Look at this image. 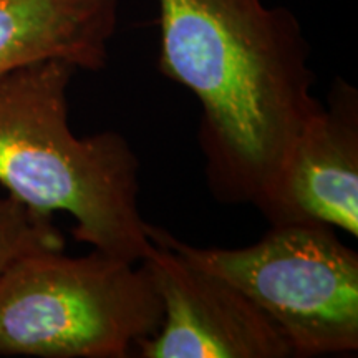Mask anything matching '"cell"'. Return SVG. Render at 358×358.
Masks as SVG:
<instances>
[{
	"mask_svg": "<svg viewBox=\"0 0 358 358\" xmlns=\"http://www.w3.org/2000/svg\"><path fill=\"white\" fill-rule=\"evenodd\" d=\"M256 208L271 224H320L358 236V95L337 80L297 133Z\"/></svg>",
	"mask_w": 358,
	"mask_h": 358,
	"instance_id": "cell-6",
	"label": "cell"
},
{
	"mask_svg": "<svg viewBox=\"0 0 358 358\" xmlns=\"http://www.w3.org/2000/svg\"><path fill=\"white\" fill-rule=\"evenodd\" d=\"M161 320L145 264L96 249L29 254L0 279V357L128 358Z\"/></svg>",
	"mask_w": 358,
	"mask_h": 358,
	"instance_id": "cell-3",
	"label": "cell"
},
{
	"mask_svg": "<svg viewBox=\"0 0 358 358\" xmlns=\"http://www.w3.org/2000/svg\"><path fill=\"white\" fill-rule=\"evenodd\" d=\"M163 243L243 292L277 327L294 357L358 350V254L320 224H271L256 244L196 248L150 224Z\"/></svg>",
	"mask_w": 358,
	"mask_h": 358,
	"instance_id": "cell-4",
	"label": "cell"
},
{
	"mask_svg": "<svg viewBox=\"0 0 358 358\" xmlns=\"http://www.w3.org/2000/svg\"><path fill=\"white\" fill-rule=\"evenodd\" d=\"M73 65L48 60L0 77V186L45 216L73 217V236L110 256L141 262L140 161L116 131L80 138L69 123Z\"/></svg>",
	"mask_w": 358,
	"mask_h": 358,
	"instance_id": "cell-2",
	"label": "cell"
},
{
	"mask_svg": "<svg viewBox=\"0 0 358 358\" xmlns=\"http://www.w3.org/2000/svg\"><path fill=\"white\" fill-rule=\"evenodd\" d=\"M156 2L158 69L198 98L209 189L254 206L322 106L301 22L262 0Z\"/></svg>",
	"mask_w": 358,
	"mask_h": 358,
	"instance_id": "cell-1",
	"label": "cell"
},
{
	"mask_svg": "<svg viewBox=\"0 0 358 358\" xmlns=\"http://www.w3.org/2000/svg\"><path fill=\"white\" fill-rule=\"evenodd\" d=\"M118 25V0H0V77L62 60L100 71Z\"/></svg>",
	"mask_w": 358,
	"mask_h": 358,
	"instance_id": "cell-7",
	"label": "cell"
},
{
	"mask_svg": "<svg viewBox=\"0 0 358 358\" xmlns=\"http://www.w3.org/2000/svg\"><path fill=\"white\" fill-rule=\"evenodd\" d=\"M52 219L10 194L0 196V279L29 254L64 250L65 237Z\"/></svg>",
	"mask_w": 358,
	"mask_h": 358,
	"instance_id": "cell-8",
	"label": "cell"
},
{
	"mask_svg": "<svg viewBox=\"0 0 358 358\" xmlns=\"http://www.w3.org/2000/svg\"><path fill=\"white\" fill-rule=\"evenodd\" d=\"M143 264L163 307L141 358H289L292 348L277 327L234 285L155 243Z\"/></svg>",
	"mask_w": 358,
	"mask_h": 358,
	"instance_id": "cell-5",
	"label": "cell"
}]
</instances>
